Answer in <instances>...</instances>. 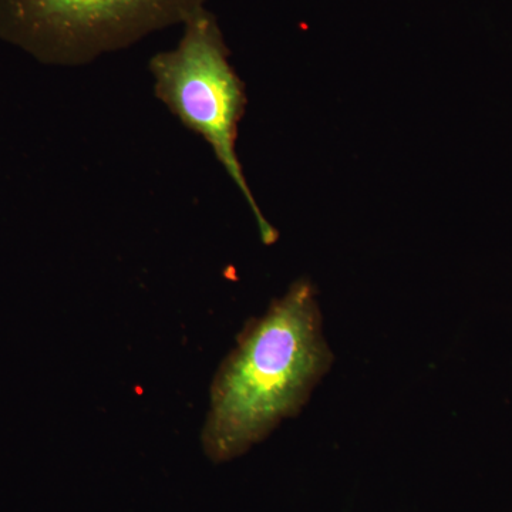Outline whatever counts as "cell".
<instances>
[{
	"label": "cell",
	"instance_id": "obj_1",
	"mask_svg": "<svg viewBox=\"0 0 512 512\" xmlns=\"http://www.w3.org/2000/svg\"><path fill=\"white\" fill-rule=\"evenodd\" d=\"M333 360L315 285L298 279L249 320L221 363L202 430L205 456L217 464L244 456L298 416Z\"/></svg>",
	"mask_w": 512,
	"mask_h": 512
},
{
	"label": "cell",
	"instance_id": "obj_2",
	"mask_svg": "<svg viewBox=\"0 0 512 512\" xmlns=\"http://www.w3.org/2000/svg\"><path fill=\"white\" fill-rule=\"evenodd\" d=\"M177 47L150 60L154 93L184 127L210 144L254 212L264 244H274L278 234L265 220L239 163L237 138L247 97L238 74L229 64V50L218 20L202 8L184 23Z\"/></svg>",
	"mask_w": 512,
	"mask_h": 512
},
{
	"label": "cell",
	"instance_id": "obj_3",
	"mask_svg": "<svg viewBox=\"0 0 512 512\" xmlns=\"http://www.w3.org/2000/svg\"><path fill=\"white\" fill-rule=\"evenodd\" d=\"M207 0H0V37L42 62L80 66L170 26Z\"/></svg>",
	"mask_w": 512,
	"mask_h": 512
}]
</instances>
